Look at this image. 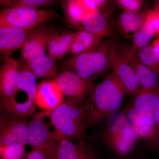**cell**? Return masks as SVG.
Here are the masks:
<instances>
[{
  "label": "cell",
  "instance_id": "6da1fadb",
  "mask_svg": "<svg viewBox=\"0 0 159 159\" xmlns=\"http://www.w3.org/2000/svg\"><path fill=\"white\" fill-rule=\"evenodd\" d=\"M127 94L125 86L113 70L102 82L95 84L84 102L88 127L96 126L119 110Z\"/></svg>",
  "mask_w": 159,
  "mask_h": 159
},
{
  "label": "cell",
  "instance_id": "7a4b0ae2",
  "mask_svg": "<svg viewBox=\"0 0 159 159\" xmlns=\"http://www.w3.org/2000/svg\"><path fill=\"white\" fill-rule=\"evenodd\" d=\"M114 46L110 43L102 42L90 51L74 55L66 62V71L93 80L112 68Z\"/></svg>",
  "mask_w": 159,
  "mask_h": 159
},
{
  "label": "cell",
  "instance_id": "3957f363",
  "mask_svg": "<svg viewBox=\"0 0 159 159\" xmlns=\"http://www.w3.org/2000/svg\"><path fill=\"white\" fill-rule=\"evenodd\" d=\"M36 77L29 70L25 61L20 63V71L16 87L11 99L0 104V111L14 119L25 118L35 108Z\"/></svg>",
  "mask_w": 159,
  "mask_h": 159
},
{
  "label": "cell",
  "instance_id": "277c9868",
  "mask_svg": "<svg viewBox=\"0 0 159 159\" xmlns=\"http://www.w3.org/2000/svg\"><path fill=\"white\" fill-rule=\"evenodd\" d=\"M51 119L56 129L54 134L70 141L85 142L88 126L84 105L66 100L51 111Z\"/></svg>",
  "mask_w": 159,
  "mask_h": 159
},
{
  "label": "cell",
  "instance_id": "5b68a950",
  "mask_svg": "<svg viewBox=\"0 0 159 159\" xmlns=\"http://www.w3.org/2000/svg\"><path fill=\"white\" fill-rule=\"evenodd\" d=\"M58 16L54 10L28 7H15L0 11V28L23 30L34 29L41 23Z\"/></svg>",
  "mask_w": 159,
  "mask_h": 159
},
{
  "label": "cell",
  "instance_id": "8992f818",
  "mask_svg": "<svg viewBox=\"0 0 159 159\" xmlns=\"http://www.w3.org/2000/svg\"><path fill=\"white\" fill-rule=\"evenodd\" d=\"M54 80L66 100L81 105H84L95 85L93 80L70 71L60 73Z\"/></svg>",
  "mask_w": 159,
  "mask_h": 159
},
{
  "label": "cell",
  "instance_id": "52a82bcc",
  "mask_svg": "<svg viewBox=\"0 0 159 159\" xmlns=\"http://www.w3.org/2000/svg\"><path fill=\"white\" fill-rule=\"evenodd\" d=\"M29 144L34 150L41 152L49 159H57L58 144L39 117L29 123Z\"/></svg>",
  "mask_w": 159,
  "mask_h": 159
},
{
  "label": "cell",
  "instance_id": "ba28073f",
  "mask_svg": "<svg viewBox=\"0 0 159 159\" xmlns=\"http://www.w3.org/2000/svg\"><path fill=\"white\" fill-rule=\"evenodd\" d=\"M112 68L116 73L123 85L127 94L135 96L142 90L135 71L126 58L114 46L112 52Z\"/></svg>",
  "mask_w": 159,
  "mask_h": 159
},
{
  "label": "cell",
  "instance_id": "9c48e42d",
  "mask_svg": "<svg viewBox=\"0 0 159 159\" xmlns=\"http://www.w3.org/2000/svg\"><path fill=\"white\" fill-rule=\"evenodd\" d=\"M20 71V62L12 57L3 60L0 66V104L11 99L16 87Z\"/></svg>",
  "mask_w": 159,
  "mask_h": 159
},
{
  "label": "cell",
  "instance_id": "30bf717a",
  "mask_svg": "<svg viewBox=\"0 0 159 159\" xmlns=\"http://www.w3.org/2000/svg\"><path fill=\"white\" fill-rule=\"evenodd\" d=\"M34 29L23 30L9 27L0 28V61L11 57L14 52L21 49Z\"/></svg>",
  "mask_w": 159,
  "mask_h": 159
},
{
  "label": "cell",
  "instance_id": "8fae6325",
  "mask_svg": "<svg viewBox=\"0 0 159 159\" xmlns=\"http://www.w3.org/2000/svg\"><path fill=\"white\" fill-rule=\"evenodd\" d=\"M52 31L46 28L33 29L20 50L26 62L46 54Z\"/></svg>",
  "mask_w": 159,
  "mask_h": 159
},
{
  "label": "cell",
  "instance_id": "7c38bea8",
  "mask_svg": "<svg viewBox=\"0 0 159 159\" xmlns=\"http://www.w3.org/2000/svg\"><path fill=\"white\" fill-rule=\"evenodd\" d=\"M64 98L54 80L43 81L37 85L35 103L40 108L52 111L64 102Z\"/></svg>",
  "mask_w": 159,
  "mask_h": 159
},
{
  "label": "cell",
  "instance_id": "4fadbf2b",
  "mask_svg": "<svg viewBox=\"0 0 159 159\" xmlns=\"http://www.w3.org/2000/svg\"><path fill=\"white\" fill-rule=\"evenodd\" d=\"M58 144L57 159H98L85 142H75L52 134Z\"/></svg>",
  "mask_w": 159,
  "mask_h": 159
},
{
  "label": "cell",
  "instance_id": "5bb4252c",
  "mask_svg": "<svg viewBox=\"0 0 159 159\" xmlns=\"http://www.w3.org/2000/svg\"><path fill=\"white\" fill-rule=\"evenodd\" d=\"M140 138L136 128L131 123L121 132L107 133L105 140L112 149L120 155H125L134 149L136 142Z\"/></svg>",
  "mask_w": 159,
  "mask_h": 159
},
{
  "label": "cell",
  "instance_id": "9a60e30c",
  "mask_svg": "<svg viewBox=\"0 0 159 159\" xmlns=\"http://www.w3.org/2000/svg\"><path fill=\"white\" fill-rule=\"evenodd\" d=\"M127 118L136 128L140 138L153 139L157 136V126L153 112H146L129 107L125 111Z\"/></svg>",
  "mask_w": 159,
  "mask_h": 159
},
{
  "label": "cell",
  "instance_id": "2e32d148",
  "mask_svg": "<svg viewBox=\"0 0 159 159\" xmlns=\"http://www.w3.org/2000/svg\"><path fill=\"white\" fill-rule=\"evenodd\" d=\"M29 125L25 118L15 119L0 130V145L3 147L15 143L29 144Z\"/></svg>",
  "mask_w": 159,
  "mask_h": 159
},
{
  "label": "cell",
  "instance_id": "e0dca14e",
  "mask_svg": "<svg viewBox=\"0 0 159 159\" xmlns=\"http://www.w3.org/2000/svg\"><path fill=\"white\" fill-rule=\"evenodd\" d=\"M121 53L135 71L140 87L143 90L157 89L158 78L153 70L148 68L139 60L136 53L129 50H122Z\"/></svg>",
  "mask_w": 159,
  "mask_h": 159
},
{
  "label": "cell",
  "instance_id": "ac0fdd59",
  "mask_svg": "<svg viewBox=\"0 0 159 159\" xmlns=\"http://www.w3.org/2000/svg\"><path fill=\"white\" fill-rule=\"evenodd\" d=\"M63 9L66 19L71 25L82 26L88 15L95 11L90 0H70L64 2Z\"/></svg>",
  "mask_w": 159,
  "mask_h": 159
},
{
  "label": "cell",
  "instance_id": "d6986e66",
  "mask_svg": "<svg viewBox=\"0 0 159 159\" xmlns=\"http://www.w3.org/2000/svg\"><path fill=\"white\" fill-rule=\"evenodd\" d=\"M74 35V32L52 31L47 46L48 54L56 60L62 59L69 53Z\"/></svg>",
  "mask_w": 159,
  "mask_h": 159
},
{
  "label": "cell",
  "instance_id": "ffe728a7",
  "mask_svg": "<svg viewBox=\"0 0 159 159\" xmlns=\"http://www.w3.org/2000/svg\"><path fill=\"white\" fill-rule=\"evenodd\" d=\"M82 26L83 29L102 38L110 35L111 31L106 14L100 9L88 15Z\"/></svg>",
  "mask_w": 159,
  "mask_h": 159
},
{
  "label": "cell",
  "instance_id": "44dd1931",
  "mask_svg": "<svg viewBox=\"0 0 159 159\" xmlns=\"http://www.w3.org/2000/svg\"><path fill=\"white\" fill-rule=\"evenodd\" d=\"M102 38L81 29L74 32L69 54L78 55L94 49L102 42Z\"/></svg>",
  "mask_w": 159,
  "mask_h": 159
},
{
  "label": "cell",
  "instance_id": "7402d4cb",
  "mask_svg": "<svg viewBox=\"0 0 159 159\" xmlns=\"http://www.w3.org/2000/svg\"><path fill=\"white\" fill-rule=\"evenodd\" d=\"M25 62L29 70L36 78H49L56 75V60L48 54H44Z\"/></svg>",
  "mask_w": 159,
  "mask_h": 159
},
{
  "label": "cell",
  "instance_id": "603a6c76",
  "mask_svg": "<svg viewBox=\"0 0 159 159\" xmlns=\"http://www.w3.org/2000/svg\"><path fill=\"white\" fill-rule=\"evenodd\" d=\"M145 18L139 11H124L119 16L120 29L126 37L133 38L145 23Z\"/></svg>",
  "mask_w": 159,
  "mask_h": 159
},
{
  "label": "cell",
  "instance_id": "cb8c5ba5",
  "mask_svg": "<svg viewBox=\"0 0 159 159\" xmlns=\"http://www.w3.org/2000/svg\"><path fill=\"white\" fill-rule=\"evenodd\" d=\"M159 103V90L157 89L143 90L135 97L129 107L142 111L153 112Z\"/></svg>",
  "mask_w": 159,
  "mask_h": 159
},
{
  "label": "cell",
  "instance_id": "d4e9b609",
  "mask_svg": "<svg viewBox=\"0 0 159 159\" xmlns=\"http://www.w3.org/2000/svg\"><path fill=\"white\" fill-rule=\"evenodd\" d=\"M155 35L153 28L150 23L145 21L141 29L133 38V42L129 50L132 53L148 46Z\"/></svg>",
  "mask_w": 159,
  "mask_h": 159
},
{
  "label": "cell",
  "instance_id": "484cf974",
  "mask_svg": "<svg viewBox=\"0 0 159 159\" xmlns=\"http://www.w3.org/2000/svg\"><path fill=\"white\" fill-rule=\"evenodd\" d=\"M107 133L115 134L121 132L131 122L129 120L125 111L118 110L111 114L107 118Z\"/></svg>",
  "mask_w": 159,
  "mask_h": 159
},
{
  "label": "cell",
  "instance_id": "4316f807",
  "mask_svg": "<svg viewBox=\"0 0 159 159\" xmlns=\"http://www.w3.org/2000/svg\"><path fill=\"white\" fill-rule=\"evenodd\" d=\"M55 2L52 0H0V7L4 9L15 7L38 8L53 5Z\"/></svg>",
  "mask_w": 159,
  "mask_h": 159
},
{
  "label": "cell",
  "instance_id": "83f0119b",
  "mask_svg": "<svg viewBox=\"0 0 159 159\" xmlns=\"http://www.w3.org/2000/svg\"><path fill=\"white\" fill-rule=\"evenodd\" d=\"M137 56L145 66L156 69L159 65V53L152 47L148 46L140 49Z\"/></svg>",
  "mask_w": 159,
  "mask_h": 159
},
{
  "label": "cell",
  "instance_id": "f1b7e54d",
  "mask_svg": "<svg viewBox=\"0 0 159 159\" xmlns=\"http://www.w3.org/2000/svg\"><path fill=\"white\" fill-rule=\"evenodd\" d=\"M25 153V145L15 143L3 146L1 155L3 159H20Z\"/></svg>",
  "mask_w": 159,
  "mask_h": 159
},
{
  "label": "cell",
  "instance_id": "f546056e",
  "mask_svg": "<svg viewBox=\"0 0 159 159\" xmlns=\"http://www.w3.org/2000/svg\"><path fill=\"white\" fill-rule=\"evenodd\" d=\"M115 2L124 11L133 12L139 11L143 3L140 0H118Z\"/></svg>",
  "mask_w": 159,
  "mask_h": 159
},
{
  "label": "cell",
  "instance_id": "4dcf8cb0",
  "mask_svg": "<svg viewBox=\"0 0 159 159\" xmlns=\"http://www.w3.org/2000/svg\"><path fill=\"white\" fill-rule=\"evenodd\" d=\"M145 21L150 23L155 34L159 35V10L149 11L145 16Z\"/></svg>",
  "mask_w": 159,
  "mask_h": 159
},
{
  "label": "cell",
  "instance_id": "1f68e13d",
  "mask_svg": "<svg viewBox=\"0 0 159 159\" xmlns=\"http://www.w3.org/2000/svg\"><path fill=\"white\" fill-rule=\"evenodd\" d=\"M15 120L7 114L0 111V130Z\"/></svg>",
  "mask_w": 159,
  "mask_h": 159
},
{
  "label": "cell",
  "instance_id": "d6a6232c",
  "mask_svg": "<svg viewBox=\"0 0 159 159\" xmlns=\"http://www.w3.org/2000/svg\"><path fill=\"white\" fill-rule=\"evenodd\" d=\"M26 159H49L45 155L37 150H33Z\"/></svg>",
  "mask_w": 159,
  "mask_h": 159
},
{
  "label": "cell",
  "instance_id": "836d02e7",
  "mask_svg": "<svg viewBox=\"0 0 159 159\" xmlns=\"http://www.w3.org/2000/svg\"><path fill=\"white\" fill-rule=\"evenodd\" d=\"M153 116L157 126H159V103L153 111Z\"/></svg>",
  "mask_w": 159,
  "mask_h": 159
},
{
  "label": "cell",
  "instance_id": "e575fe53",
  "mask_svg": "<svg viewBox=\"0 0 159 159\" xmlns=\"http://www.w3.org/2000/svg\"><path fill=\"white\" fill-rule=\"evenodd\" d=\"M152 47L159 53V38L157 39L153 42Z\"/></svg>",
  "mask_w": 159,
  "mask_h": 159
},
{
  "label": "cell",
  "instance_id": "d590c367",
  "mask_svg": "<svg viewBox=\"0 0 159 159\" xmlns=\"http://www.w3.org/2000/svg\"><path fill=\"white\" fill-rule=\"evenodd\" d=\"M157 136L158 137L159 140V126H157Z\"/></svg>",
  "mask_w": 159,
  "mask_h": 159
},
{
  "label": "cell",
  "instance_id": "8d00e7d4",
  "mask_svg": "<svg viewBox=\"0 0 159 159\" xmlns=\"http://www.w3.org/2000/svg\"><path fill=\"white\" fill-rule=\"evenodd\" d=\"M2 146H1V145H0V155H1V150H2Z\"/></svg>",
  "mask_w": 159,
  "mask_h": 159
}]
</instances>
